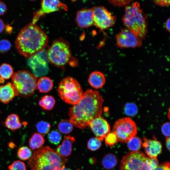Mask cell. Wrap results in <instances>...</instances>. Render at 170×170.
<instances>
[{
    "label": "cell",
    "mask_w": 170,
    "mask_h": 170,
    "mask_svg": "<svg viewBox=\"0 0 170 170\" xmlns=\"http://www.w3.org/2000/svg\"><path fill=\"white\" fill-rule=\"evenodd\" d=\"M104 101L99 91L87 90L79 102L70 108V121L77 128H86L93 120L101 116Z\"/></svg>",
    "instance_id": "obj_1"
},
{
    "label": "cell",
    "mask_w": 170,
    "mask_h": 170,
    "mask_svg": "<svg viewBox=\"0 0 170 170\" xmlns=\"http://www.w3.org/2000/svg\"><path fill=\"white\" fill-rule=\"evenodd\" d=\"M88 82L90 85L95 89H100L104 86L105 82L104 75L99 71H94L89 75Z\"/></svg>",
    "instance_id": "obj_19"
},
{
    "label": "cell",
    "mask_w": 170,
    "mask_h": 170,
    "mask_svg": "<svg viewBox=\"0 0 170 170\" xmlns=\"http://www.w3.org/2000/svg\"><path fill=\"white\" fill-rule=\"evenodd\" d=\"M161 130L163 134L166 138L170 136V123L167 122L163 124L161 128Z\"/></svg>",
    "instance_id": "obj_36"
},
{
    "label": "cell",
    "mask_w": 170,
    "mask_h": 170,
    "mask_svg": "<svg viewBox=\"0 0 170 170\" xmlns=\"http://www.w3.org/2000/svg\"><path fill=\"white\" fill-rule=\"evenodd\" d=\"M154 170H170V163L169 162H166L161 164Z\"/></svg>",
    "instance_id": "obj_38"
},
{
    "label": "cell",
    "mask_w": 170,
    "mask_h": 170,
    "mask_svg": "<svg viewBox=\"0 0 170 170\" xmlns=\"http://www.w3.org/2000/svg\"><path fill=\"white\" fill-rule=\"evenodd\" d=\"M61 170H71V169L68 168H66L65 167H63Z\"/></svg>",
    "instance_id": "obj_46"
},
{
    "label": "cell",
    "mask_w": 170,
    "mask_h": 170,
    "mask_svg": "<svg viewBox=\"0 0 170 170\" xmlns=\"http://www.w3.org/2000/svg\"><path fill=\"white\" fill-rule=\"evenodd\" d=\"M101 145V142L96 138H91L87 142L88 148L92 151H95L98 150Z\"/></svg>",
    "instance_id": "obj_30"
},
{
    "label": "cell",
    "mask_w": 170,
    "mask_h": 170,
    "mask_svg": "<svg viewBox=\"0 0 170 170\" xmlns=\"http://www.w3.org/2000/svg\"><path fill=\"white\" fill-rule=\"evenodd\" d=\"M32 155L31 150L27 146L20 147L17 152L18 157L22 160H26L29 159Z\"/></svg>",
    "instance_id": "obj_28"
},
{
    "label": "cell",
    "mask_w": 170,
    "mask_h": 170,
    "mask_svg": "<svg viewBox=\"0 0 170 170\" xmlns=\"http://www.w3.org/2000/svg\"><path fill=\"white\" fill-rule=\"evenodd\" d=\"M58 128L61 133L67 134L72 131L73 125L69 120L64 119L60 122L58 125Z\"/></svg>",
    "instance_id": "obj_26"
},
{
    "label": "cell",
    "mask_w": 170,
    "mask_h": 170,
    "mask_svg": "<svg viewBox=\"0 0 170 170\" xmlns=\"http://www.w3.org/2000/svg\"><path fill=\"white\" fill-rule=\"evenodd\" d=\"M5 82V80L0 77V83H3Z\"/></svg>",
    "instance_id": "obj_45"
},
{
    "label": "cell",
    "mask_w": 170,
    "mask_h": 170,
    "mask_svg": "<svg viewBox=\"0 0 170 170\" xmlns=\"http://www.w3.org/2000/svg\"><path fill=\"white\" fill-rule=\"evenodd\" d=\"M53 86L52 80L46 76L41 77L37 83V88L41 93H46L50 91Z\"/></svg>",
    "instance_id": "obj_21"
},
{
    "label": "cell",
    "mask_w": 170,
    "mask_h": 170,
    "mask_svg": "<svg viewBox=\"0 0 170 170\" xmlns=\"http://www.w3.org/2000/svg\"><path fill=\"white\" fill-rule=\"evenodd\" d=\"M128 148L132 151H137L141 148L142 144L141 139L138 137L134 136L127 142Z\"/></svg>",
    "instance_id": "obj_27"
},
{
    "label": "cell",
    "mask_w": 170,
    "mask_h": 170,
    "mask_svg": "<svg viewBox=\"0 0 170 170\" xmlns=\"http://www.w3.org/2000/svg\"><path fill=\"white\" fill-rule=\"evenodd\" d=\"M143 146L145 152L149 157L156 158L161 154L162 150V145L159 141L155 139H144Z\"/></svg>",
    "instance_id": "obj_16"
},
{
    "label": "cell",
    "mask_w": 170,
    "mask_h": 170,
    "mask_svg": "<svg viewBox=\"0 0 170 170\" xmlns=\"http://www.w3.org/2000/svg\"><path fill=\"white\" fill-rule=\"evenodd\" d=\"M77 25L80 28L89 27L94 24L92 9H83L78 11L76 16Z\"/></svg>",
    "instance_id": "obj_15"
},
{
    "label": "cell",
    "mask_w": 170,
    "mask_h": 170,
    "mask_svg": "<svg viewBox=\"0 0 170 170\" xmlns=\"http://www.w3.org/2000/svg\"><path fill=\"white\" fill-rule=\"evenodd\" d=\"M37 81V77L26 70H20L14 73L11 78V83L17 96L23 98L34 94Z\"/></svg>",
    "instance_id": "obj_5"
},
{
    "label": "cell",
    "mask_w": 170,
    "mask_h": 170,
    "mask_svg": "<svg viewBox=\"0 0 170 170\" xmlns=\"http://www.w3.org/2000/svg\"><path fill=\"white\" fill-rule=\"evenodd\" d=\"M67 161L56 150L45 146L34 152L28 164L31 170H61Z\"/></svg>",
    "instance_id": "obj_3"
},
{
    "label": "cell",
    "mask_w": 170,
    "mask_h": 170,
    "mask_svg": "<svg viewBox=\"0 0 170 170\" xmlns=\"http://www.w3.org/2000/svg\"><path fill=\"white\" fill-rule=\"evenodd\" d=\"M58 91L63 100L73 105L79 102L83 94L79 82L70 76L61 80L59 84Z\"/></svg>",
    "instance_id": "obj_7"
},
{
    "label": "cell",
    "mask_w": 170,
    "mask_h": 170,
    "mask_svg": "<svg viewBox=\"0 0 170 170\" xmlns=\"http://www.w3.org/2000/svg\"><path fill=\"white\" fill-rule=\"evenodd\" d=\"M104 138L106 144L110 147L114 145L118 141L116 135L113 132L108 133Z\"/></svg>",
    "instance_id": "obj_32"
},
{
    "label": "cell",
    "mask_w": 170,
    "mask_h": 170,
    "mask_svg": "<svg viewBox=\"0 0 170 170\" xmlns=\"http://www.w3.org/2000/svg\"><path fill=\"white\" fill-rule=\"evenodd\" d=\"M7 10L6 4L3 2L0 1V16L4 14L6 12Z\"/></svg>",
    "instance_id": "obj_39"
},
{
    "label": "cell",
    "mask_w": 170,
    "mask_h": 170,
    "mask_svg": "<svg viewBox=\"0 0 170 170\" xmlns=\"http://www.w3.org/2000/svg\"><path fill=\"white\" fill-rule=\"evenodd\" d=\"M37 130L40 133L46 134L49 131L50 128V124L44 121H40L36 124Z\"/></svg>",
    "instance_id": "obj_29"
},
{
    "label": "cell",
    "mask_w": 170,
    "mask_h": 170,
    "mask_svg": "<svg viewBox=\"0 0 170 170\" xmlns=\"http://www.w3.org/2000/svg\"><path fill=\"white\" fill-rule=\"evenodd\" d=\"M48 138L51 143L57 144L61 140V135L58 131L54 130L50 133L48 135Z\"/></svg>",
    "instance_id": "obj_31"
},
{
    "label": "cell",
    "mask_w": 170,
    "mask_h": 170,
    "mask_svg": "<svg viewBox=\"0 0 170 170\" xmlns=\"http://www.w3.org/2000/svg\"><path fill=\"white\" fill-rule=\"evenodd\" d=\"M89 126L98 139L103 141L110 131V127L108 122L101 116L93 120Z\"/></svg>",
    "instance_id": "obj_14"
},
{
    "label": "cell",
    "mask_w": 170,
    "mask_h": 170,
    "mask_svg": "<svg viewBox=\"0 0 170 170\" xmlns=\"http://www.w3.org/2000/svg\"><path fill=\"white\" fill-rule=\"evenodd\" d=\"M94 25L97 27L103 30L113 26L116 20L115 16L105 7L99 6L92 8Z\"/></svg>",
    "instance_id": "obj_11"
},
{
    "label": "cell",
    "mask_w": 170,
    "mask_h": 170,
    "mask_svg": "<svg viewBox=\"0 0 170 170\" xmlns=\"http://www.w3.org/2000/svg\"><path fill=\"white\" fill-rule=\"evenodd\" d=\"M46 52L48 61L58 67L66 65L72 57L69 43L61 38L54 40Z\"/></svg>",
    "instance_id": "obj_6"
},
{
    "label": "cell",
    "mask_w": 170,
    "mask_h": 170,
    "mask_svg": "<svg viewBox=\"0 0 170 170\" xmlns=\"http://www.w3.org/2000/svg\"><path fill=\"white\" fill-rule=\"evenodd\" d=\"M75 140V139L73 136H65L62 144L57 147L56 152L60 155L64 157L69 156L71 153L72 144Z\"/></svg>",
    "instance_id": "obj_18"
},
{
    "label": "cell",
    "mask_w": 170,
    "mask_h": 170,
    "mask_svg": "<svg viewBox=\"0 0 170 170\" xmlns=\"http://www.w3.org/2000/svg\"><path fill=\"white\" fill-rule=\"evenodd\" d=\"M148 163L150 170H154L158 166L156 158L148 157Z\"/></svg>",
    "instance_id": "obj_35"
},
{
    "label": "cell",
    "mask_w": 170,
    "mask_h": 170,
    "mask_svg": "<svg viewBox=\"0 0 170 170\" xmlns=\"http://www.w3.org/2000/svg\"><path fill=\"white\" fill-rule=\"evenodd\" d=\"M48 42L45 31L32 22L25 26L20 31L15 41L19 53L29 58L44 50Z\"/></svg>",
    "instance_id": "obj_2"
},
{
    "label": "cell",
    "mask_w": 170,
    "mask_h": 170,
    "mask_svg": "<svg viewBox=\"0 0 170 170\" xmlns=\"http://www.w3.org/2000/svg\"><path fill=\"white\" fill-rule=\"evenodd\" d=\"M13 74V70L10 65L3 63L0 66V77L4 80L8 79Z\"/></svg>",
    "instance_id": "obj_25"
},
{
    "label": "cell",
    "mask_w": 170,
    "mask_h": 170,
    "mask_svg": "<svg viewBox=\"0 0 170 170\" xmlns=\"http://www.w3.org/2000/svg\"><path fill=\"white\" fill-rule=\"evenodd\" d=\"M116 39L117 45L121 48H135L142 45L141 38L128 29H122Z\"/></svg>",
    "instance_id": "obj_12"
},
{
    "label": "cell",
    "mask_w": 170,
    "mask_h": 170,
    "mask_svg": "<svg viewBox=\"0 0 170 170\" xmlns=\"http://www.w3.org/2000/svg\"><path fill=\"white\" fill-rule=\"evenodd\" d=\"M120 170H150L148 157L141 152H129L122 158Z\"/></svg>",
    "instance_id": "obj_8"
},
{
    "label": "cell",
    "mask_w": 170,
    "mask_h": 170,
    "mask_svg": "<svg viewBox=\"0 0 170 170\" xmlns=\"http://www.w3.org/2000/svg\"><path fill=\"white\" fill-rule=\"evenodd\" d=\"M11 44L9 41L3 39L0 40V53H4L8 51L11 48Z\"/></svg>",
    "instance_id": "obj_34"
},
{
    "label": "cell",
    "mask_w": 170,
    "mask_h": 170,
    "mask_svg": "<svg viewBox=\"0 0 170 170\" xmlns=\"http://www.w3.org/2000/svg\"><path fill=\"white\" fill-rule=\"evenodd\" d=\"M154 2L156 4L161 6H166L170 4L169 0H156Z\"/></svg>",
    "instance_id": "obj_40"
},
{
    "label": "cell",
    "mask_w": 170,
    "mask_h": 170,
    "mask_svg": "<svg viewBox=\"0 0 170 170\" xmlns=\"http://www.w3.org/2000/svg\"><path fill=\"white\" fill-rule=\"evenodd\" d=\"M4 29H5L6 32L7 33H9L12 32V28L11 26L9 25H5Z\"/></svg>",
    "instance_id": "obj_43"
},
{
    "label": "cell",
    "mask_w": 170,
    "mask_h": 170,
    "mask_svg": "<svg viewBox=\"0 0 170 170\" xmlns=\"http://www.w3.org/2000/svg\"><path fill=\"white\" fill-rule=\"evenodd\" d=\"M17 94L12 83L0 85V101L7 104L10 102Z\"/></svg>",
    "instance_id": "obj_17"
},
{
    "label": "cell",
    "mask_w": 170,
    "mask_h": 170,
    "mask_svg": "<svg viewBox=\"0 0 170 170\" xmlns=\"http://www.w3.org/2000/svg\"><path fill=\"white\" fill-rule=\"evenodd\" d=\"M137 131L135 122L128 117L117 120L113 125L112 130L116 135L118 141L122 143H127L135 136Z\"/></svg>",
    "instance_id": "obj_9"
},
{
    "label": "cell",
    "mask_w": 170,
    "mask_h": 170,
    "mask_svg": "<svg viewBox=\"0 0 170 170\" xmlns=\"http://www.w3.org/2000/svg\"><path fill=\"white\" fill-rule=\"evenodd\" d=\"M165 28L168 31L170 30V19L168 18L165 24Z\"/></svg>",
    "instance_id": "obj_42"
},
{
    "label": "cell",
    "mask_w": 170,
    "mask_h": 170,
    "mask_svg": "<svg viewBox=\"0 0 170 170\" xmlns=\"http://www.w3.org/2000/svg\"><path fill=\"white\" fill-rule=\"evenodd\" d=\"M146 15L137 2L126 7L123 22L127 29L140 38H144L147 33Z\"/></svg>",
    "instance_id": "obj_4"
},
{
    "label": "cell",
    "mask_w": 170,
    "mask_h": 170,
    "mask_svg": "<svg viewBox=\"0 0 170 170\" xmlns=\"http://www.w3.org/2000/svg\"><path fill=\"white\" fill-rule=\"evenodd\" d=\"M55 103L54 97L50 95L43 96L39 102V105L44 110H50L54 107Z\"/></svg>",
    "instance_id": "obj_24"
},
{
    "label": "cell",
    "mask_w": 170,
    "mask_h": 170,
    "mask_svg": "<svg viewBox=\"0 0 170 170\" xmlns=\"http://www.w3.org/2000/svg\"><path fill=\"white\" fill-rule=\"evenodd\" d=\"M45 140L42 135L38 133H34L29 140V145L32 150L40 148L44 144Z\"/></svg>",
    "instance_id": "obj_22"
},
{
    "label": "cell",
    "mask_w": 170,
    "mask_h": 170,
    "mask_svg": "<svg viewBox=\"0 0 170 170\" xmlns=\"http://www.w3.org/2000/svg\"><path fill=\"white\" fill-rule=\"evenodd\" d=\"M166 144L167 147V149L169 150H170V137H167L166 138Z\"/></svg>",
    "instance_id": "obj_44"
},
{
    "label": "cell",
    "mask_w": 170,
    "mask_h": 170,
    "mask_svg": "<svg viewBox=\"0 0 170 170\" xmlns=\"http://www.w3.org/2000/svg\"><path fill=\"white\" fill-rule=\"evenodd\" d=\"M43 50L29 58L28 62L33 74L37 77L45 75L48 72L47 52Z\"/></svg>",
    "instance_id": "obj_10"
},
{
    "label": "cell",
    "mask_w": 170,
    "mask_h": 170,
    "mask_svg": "<svg viewBox=\"0 0 170 170\" xmlns=\"http://www.w3.org/2000/svg\"><path fill=\"white\" fill-rule=\"evenodd\" d=\"M66 8L59 0H43L41 2V8L34 13L32 23L36 24L40 18L45 14Z\"/></svg>",
    "instance_id": "obj_13"
},
{
    "label": "cell",
    "mask_w": 170,
    "mask_h": 170,
    "mask_svg": "<svg viewBox=\"0 0 170 170\" xmlns=\"http://www.w3.org/2000/svg\"><path fill=\"white\" fill-rule=\"evenodd\" d=\"M8 168L10 170H26L25 163L19 160L13 162L9 166Z\"/></svg>",
    "instance_id": "obj_33"
},
{
    "label": "cell",
    "mask_w": 170,
    "mask_h": 170,
    "mask_svg": "<svg viewBox=\"0 0 170 170\" xmlns=\"http://www.w3.org/2000/svg\"><path fill=\"white\" fill-rule=\"evenodd\" d=\"M4 124L7 128L12 130L20 129L22 127L19 117L15 114L9 115L6 118Z\"/></svg>",
    "instance_id": "obj_20"
},
{
    "label": "cell",
    "mask_w": 170,
    "mask_h": 170,
    "mask_svg": "<svg viewBox=\"0 0 170 170\" xmlns=\"http://www.w3.org/2000/svg\"><path fill=\"white\" fill-rule=\"evenodd\" d=\"M117 159L114 154H108L103 158L102 163L103 167L106 169L113 168L116 165Z\"/></svg>",
    "instance_id": "obj_23"
},
{
    "label": "cell",
    "mask_w": 170,
    "mask_h": 170,
    "mask_svg": "<svg viewBox=\"0 0 170 170\" xmlns=\"http://www.w3.org/2000/svg\"><path fill=\"white\" fill-rule=\"evenodd\" d=\"M5 25L3 20L0 19V33L4 30Z\"/></svg>",
    "instance_id": "obj_41"
},
{
    "label": "cell",
    "mask_w": 170,
    "mask_h": 170,
    "mask_svg": "<svg viewBox=\"0 0 170 170\" xmlns=\"http://www.w3.org/2000/svg\"><path fill=\"white\" fill-rule=\"evenodd\" d=\"M131 1L130 0H112L109 1L112 4L116 6H121L128 4Z\"/></svg>",
    "instance_id": "obj_37"
}]
</instances>
